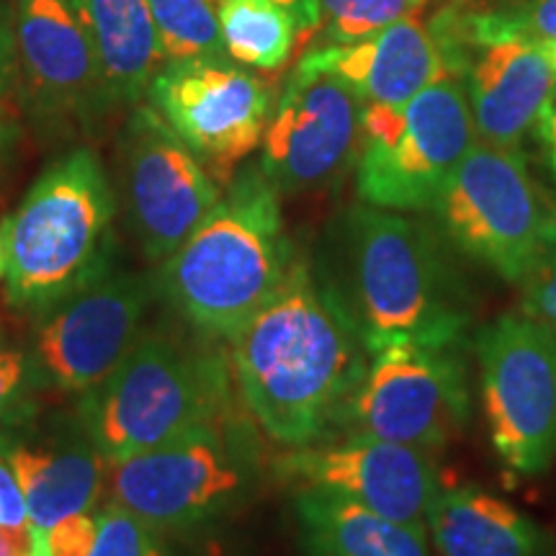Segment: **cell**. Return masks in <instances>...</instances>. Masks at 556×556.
Wrapping results in <instances>:
<instances>
[{
	"label": "cell",
	"mask_w": 556,
	"mask_h": 556,
	"mask_svg": "<svg viewBox=\"0 0 556 556\" xmlns=\"http://www.w3.org/2000/svg\"><path fill=\"white\" fill-rule=\"evenodd\" d=\"M426 528L438 556H546L541 528L479 486L438 492Z\"/></svg>",
	"instance_id": "ffe728a7"
},
{
	"label": "cell",
	"mask_w": 556,
	"mask_h": 556,
	"mask_svg": "<svg viewBox=\"0 0 556 556\" xmlns=\"http://www.w3.org/2000/svg\"><path fill=\"white\" fill-rule=\"evenodd\" d=\"M475 142L467 88L456 75L428 86L405 106L364 103L358 197L364 204L392 212L433 208Z\"/></svg>",
	"instance_id": "8992f818"
},
{
	"label": "cell",
	"mask_w": 556,
	"mask_h": 556,
	"mask_svg": "<svg viewBox=\"0 0 556 556\" xmlns=\"http://www.w3.org/2000/svg\"><path fill=\"white\" fill-rule=\"evenodd\" d=\"M469 409L467 368L456 348L389 345L368 358L336 428L433 454L462 433Z\"/></svg>",
	"instance_id": "9c48e42d"
},
{
	"label": "cell",
	"mask_w": 556,
	"mask_h": 556,
	"mask_svg": "<svg viewBox=\"0 0 556 556\" xmlns=\"http://www.w3.org/2000/svg\"><path fill=\"white\" fill-rule=\"evenodd\" d=\"M103 67L111 103H137L165 54L148 0H70Z\"/></svg>",
	"instance_id": "7402d4cb"
},
{
	"label": "cell",
	"mask_w": 556,
	"mask_h": 556,
	"mask_svg": "<svg viewBox=\"0 0 556 556\" xmlns=\"http://www.w3.org/2000/svg\"><path fill=\"white\" fill-rule=\"evenodd\" d=\"M5 274V258H3V240H0V276Z\"/></svg>",
	"instance_id": "8d00e7d4"
},
{
	"label": "cell",
	"mask_w": 556,
	"mask_h": 556,
	"mask_svg": "<svg viewBox=\"0 0 556 556\" xmlns=\"http://www.w3.org/2000/svg\"><path fill=\"white\" fill-rule=\"evenodd\" d=\"M34 364L16 348L0 345V420L18 413L21 402L29 392Z\"/></svg>",
	"instance_id": "f1b7e54d"
},
{
	"label": "cell",
	"mask_w": 556,
	"mask_h": 556,
	"mask_svg": "<svg viewBox=\"0 0 556 556\" xmlns=\"http://www.w3.org/2000/svg\"><path fill=\"white\" fill-rule=\"evenodd\" d=\"M539 137H541V144H544V155H546L548 168H552L554 178H556V103L554 101L548 103V106L544 109V114H541Z\"/></svg>",
	"instance_id": "836d02e7"
},
{
	"label": "cell",
	"mask_w": 556,
	"mask_h": 556,
	"mask_svg": "<svg viewBox=\"0 0 556 556\" xmlns=\"http://www.w3.org/2000/svg\"><path fill=\"white\" fill-rule=\"evenodd\" d=\"M34 556H45V552H41V548H39V552H37V554H34Z\"/></svg>",
	"instance_id": "74e56055"
},
{
	"label": "cell",
	"mask_w": 556,
	"mask_h": 556,
	"mask_svg": "<svg viewBox=\"0 0 556 556\" xmlns=\"http://www.w3.org/2000/svg\"><path fill=\"white\" fill-rule=\"evenodd\" d=\"M99 536V518L78 513V516L62 518L45 533L39 548L45 556H90Z\"/></svg>",
	"instance_id": "83f0119b"
},
{
	"label": "cell",
	"mask_w": 556,
	"mask_h": 556,
	"mask_svg": "<svg viewBox=\"0 0 556 556\" xmlns=\"http://www.w3.org/2000/svg\"><path fill=\"white\" fill-rule=\"evenodd\" d=\"M90 556H176L163 531L144 523L127 507L111 503L99 516V536Z\"/></svg>",
	"instance_id": "484cf974"
},
{
	"label": "cell",
	"mask_w": 556,
	"mask_h": 556,
	"mask_svg": "<svg viewBox=\"0 0 556 556\" xmlns=\"http://www.w3.org/2000/svg\"><path fill=\"white\" fill-rule=\"evenodd\" d=\"M219 0H148L165 62L225 60Z\"/></svg>",
	"instance_id": "cb8c5ba5"
},
{
	"label": "cell",
	"mask_w": 556,
	"mask_h": 556,
	"mask_svg": "<svg viewBox=\"0 0 556 556\" xmlns=\"http://www.w3.org/2000/svg\"><path fill=\"white\" fill-rule=\"evenodd\" d=\"M484 420L492 448L516 475H541L556 458V336L507 315L477 336Z\"/></svg>",
	"instance_id": "30bf717a"
},
{
	"label": "cell",
	"mask_w": 556,
	"mask_h": 556,
	"mask_svg": "<svg viewBox=\"0 0 556 556\" xmlns=\"http://www.w3.org/2000/svg\"><path fill=\"white\" fill-rule=\"evenodd\" d=\"M294 513L307 556H433L422 523L389 520L332 492L302 486Z\"/></svg>",
	"instance_id": "44dd1931"
},
{
	"label": "cell",
	"mask_w": 556,
	"mask_h": 556,
	"mask_svg": "<svg viewBox=\"0 0 556 556\" xmlns=\"http://www.w3.org/2000/svg\"><path fill=\"white\" fill-rule=\"evenodd\" d=\"M229 340L250 415L274 441L294 448L323 441L338 426L368 366L356 330L304 261Z\"/></svg>",
	"instance_id": "7a4b0ae2"
},
{
	"label": "cell",
	"mask_w": 556,
	"mask_h": 556,
	"mask_svg": "<svg viewBox=\"0 0 556 556\" xmlns=\"http://www.w3.org/2000/svg\"><path fill=\"white\" fill-rule=\"evenodd\" d=\"M0 526H29L24 492H21L16 475L3 458H0Z\"/></svg>",
	"instance_id": "f546056e"
},
{
	"label": "cell",
	"mask_w": 556,
	"mask_h": 556,
	"mask_svg": "<svg viewBox=\"0 0 556 556\" xmlns=\"http://www.w3.org/2000/svg\"><path fill=\"white\" fill-rule=\"evenodd\" d=\"M523 315L556 336V206L548 222L544 253L523 281Z\"/></svg>",
	"instance_id": "4316f807"
},
{
	"label": "cell",
	"mask_w": 556,
	"mask_h": 556,
	"mask_svg": "<svg viewBox=\"0 0 556 556\" xmlns=\"http://www.w3.org/2000/svg\"><path fill=\"white\" fill-rule=\"evenodd\" d=\"M9 142H11V127L9 122H5L3 111H0V155H3L5 148H9Z\"/></svg>",
	"instance_id": "e575fe53"
},
{
	"label": "cell",
	"mask_w": 556,
	"mask_h": 556,
	"mask_svg": "<svg viewBox=\"0 0 556 556\" xmlns=\"http://www.w3.org/2000/svg\"><path fill=\"white\" fill-rule=\"evenodd\" d=\"M3 462L24 492L29 526L39 544L62 518L88 513L101 492V454L86 430L80 438L3 443Z\"/></svg>",
	"instance_id": "d6986e66"
},
{
	"label": "cell",
	"mask_w": 556,
	"mask_h": 556,
	"mask_svg": "<svg viewBox=\"0 0 556 556\" xmlns=\"http://www.w3.org/2000/svg\"><path fill=\"white\" fill-rule=\"evenodd\" d=\"M281 201L261 168H245L197 232L160 268L165 299L206 336L232 338L296 266Z\"/></svg>",
	"instance_id": "3957f363"
},
{
	"label": "cell",
	"mask_w": 556,
	"mask_h": 556,
	"mask_svg": "<svg viewBox=\"0 0 556 556\" xmlns=\"http://www.w3.org/2000/svg\"><path fill=\"white\" fill-rule=\"evenodd\" d=\"M219 34L235 62L255 70H278L291 58L296 21L276 0H219Z\"/></svg>",
	"instance_id": "603a6c76"
},
{
	"label": "cell",
	"mask_w": 556,
	"mask_h": 556,
	"mask_svg": "<svg viewBox=\"0 0 556 556\" xmlns=\"http://www.w3.org/2000/svg\"><path fill=\"white\" fill-rule=\"evenodd\" d=\"M13 62H16V37H13L9 11L0 5V93L9 88Z\"/></svg>",
	"instance_id": "1f68e13d"
},
{
	"label": "cell",
	"mask_w": 556,
	"mask_h": 556,
	"mask_svg": "<svg viewBox=\"0 0 556 556\" xmlns=\"http://www.w3.org/2000/svg\"><path fill=\"white\" fill-rule=\"evenodd\" d=\"M426 5L428 0H315V16L328 45H353L417 16Z\"/></svg>",
	"instance_id": "d4e9b609"
},
{
	"label": "cell",
	"mask_w": 556,
	"mask_h": 556,
	"mask_svg": "<svg viewBox=\"0 0 556 556\" xmlns=\"http://www.w3.org/2000/svg\"><path fill=\"white\" fill-rule=\"evenodd\" d=\"M283 5L296 21V39H307L312 31H317V16H315V0H276Z\"/></svg>",
	"instance_id": "d6a6232c"
},
{
	"label": "cell",
	"mask_w": 556,
	"mask_h": 556,
	"mask_svg": "<svg viewBox=\"0 0 556 556\" xmlns=\"http://www.w3.org/2000/svg\"><path fill=\"white\" fill-rule=\"evenodd\" d=\"M309 58L351 83L361 101L377 106H405L448 75L433 34L415 16L353 45H328Z\"/></svg>",
	"instance_id": "ac0fdd59"
},
{
	"label": "cell",
	"mask_w": 556,
	"mask_h": 556,
	"mask_svg": "<svg viewBox=\"0 0 556 556\" xmlns=\"http://www.w3.org/2000/svg\"><path fill=\"white\" fill-rule=\"evenodd\" d=\"M315 278L368 358L389 345L458 348L475 323L471 291L433 229L392 208H345Z\"/></svg>",
	"instance_id": "6da1fadb"
},
{
	"label": "cell",
	"mask_w": 556,
	"mask_h": 556,
	"mask_svg": "<svg viewBox=\"0 0 556 556\" xmlns=\"http://www.w3.org/2000/svg\"><path fill=\"white\" fill-rule=\"evenodd\" d=\"M116 193L93 152H67L0 225L9 299L50 312L114 268Z\"/></svg>",
	"instance_id": "277c9868"
},
{
	"label": "cell",
	"mask_w": 556,
	"mask_h": 556,
	"mask_svg": "<svg viewBox=\"0 0 556 556\" xmlns=\"http://www.w3.org/2000/svg\"><path fill=\"white\" fill-rule=\"evenodd\" d=\"M364 101L351 83L304 54L263 135L261 170L278 193L328 189L361 148Z\"/></svg>",
	"instance_id": "7c38bea8"
},
{
	"label": "cell",
	"mask_w": 556,
	"mask_h": 556,
	"mask_svg": "<svg viewBox=\"0 0 556 556\" xmlns=\"http://www.w3.org/2000/svg\"><path fill=\"white\" fill-rule=\"evenodd\" d=\"M544 52H546V58L552 60V65H554V73H556V45H554V47H544Z\"/></svg>",
	"instance_id": "d590c367"
},
{
	"label": "cell",
	"mask_w": 556,
	"mask_h": 556,
	"mask_svg": "<svg viewBox=\"0 0 556 556\" xmlns=\"http://www.w3.org/2000/svg\"><path fill=\"white\" fill-rule=\"evenodd\" d=\"M39 539L31 526H0V556H34Z\"/></svg>",
	"instance_id": "4dcf8cb0"
},
{
	"label": "cell",
	"mask_w": 556,
	"mask_h": 556,
	"mask_svg": "<svg viewBox=\"0 0 556 556\" xmlns=\"http://www.w3.org/2000/svg\"><path fill=\"white\" fill-rule=\"evenodd\" d=\"M13 37L39 106L80 119L114 106L99 54L70 0H16Z\"/></svg>",
	"instance_id": "2e32d148"
},
{
	"label": "cell",
	"mask_w": 556,
	"mask_h": 556,
	"mask_svg": "<svg viewBox=\"0 0 556 556\" xmlns=\"http://www.w3.org/2000/svg\"><path fill=\"white\" fill-rule=\"evenodd\" d=\"M225 407V366L176 338L150 332L99 387L86 392L80 422L106 462H122L222 420Z\"/></svg>",
	"instance_id": "5b68a950"
},
{
	"label": "cell",
	"mask_w": 556,
	"mask_h": 556,
	"mask_svg": "<svg viewBox=\"0 0 556 556\" xmlns=\"http://www.w3.org/2000/svg\"><path fill=\"white\" fill-rule=\"evenodd\" d=\"M119 199L142 253L165 263L214 212L222 191L170 124L139 106L119 139Z\"/></svg>",
	"instance_id": "8fae6325"
},
{
	"label": "cell",
	"mask_w": 556,
	"mask_h": 556,
	"mask_svg": "<svg viewBox=\"0 0 556 556\" xmlns=\"http://www.w3.org/2000/svg\"><path fill=\"white\" fill-rule=\"evenodd\" d=\"M250 479L253 454L225 417L142 454L109 462L114 505L127 507L157 531H186L222 516L242 500Z\"/></svg>",
	"instance_id": "ba28073f"
},
{
	"label": "cell",
	"mask_w": 556,
	"mask_h": 556,
	"mask_svg": "<svg viewBox=\"0 0 556 556\" xmlns=\"http://www.w3.org/2000/svg\"><path fill=\"white\" fill-rule=\"evenodd\" d=\"M462 80L479 142L507 150H518L556 90L546 52L513 39L471 47Z\"/></svg>",
	"instance_id": "e0dca14e"
},
{
	"label": "cell",
	"mask_w": 556,
	"mask_h": 556,
	"mask_svg": "<svg viewBox=\"0 0 556 556\" xmlns=\"http://www.w3.org/2000/svg\"><path fill=\"white\" fill-rule=\"evenodd\" d=\"M148 96L152 109L219 180L258 148L274 114L266 83L225 60L165 62Z\"/></svg>",
	"instance_id": "4fadbf2b"
},
{
	"label": "cell",
	"mask_w": 556,
	"mask_h": 556,
	"mask_svg": "<svg viewBox=\"0 0 556 556\" xmlns=\"http://www.w3.org/2000/svg\"><path fill=\"white\" fill-rule=\"evenodd\" d=\"M433 212L462 253L505 281L523 283L544 253L554 204L539 193L518 150L475 142Z\"/></svg>",
	"instance_id": "52a82bcc"
},
{
	"label": "cell",
	"mask_w": 556,
	"mask_h": 556,
	"mask_svg": "<svg viewBox=\"0 0 556 556\" xmlns=\"http://www.w3.org/2000/svg\"><path fill=\"white\" fill-rule=\"evenodd\" d=\"M278 469L299 486L332 492L400 523L426 526L443 490L428 451L368 435L309 443L283 456Z\"/></svg>",
	"instance_id": "9a60e30c"
},
{
	"label": "cell",
	"mask_w": 556,
	"mask_h": 556,
	"mask_svg": "<svg viewBox=\"0 0 556 556\" xmlns=\"http://www.w3.org/2000/svg\"><path fill=\"white\" fill-rule=\"evenodd\" d=\"M150 278L111 268L99 281L41 315L34 371L65 392L86 394L122 364L142 338L152 304Z\"/></svg>",
	"instance_id": "5bb4252c"
}]
</instances>
